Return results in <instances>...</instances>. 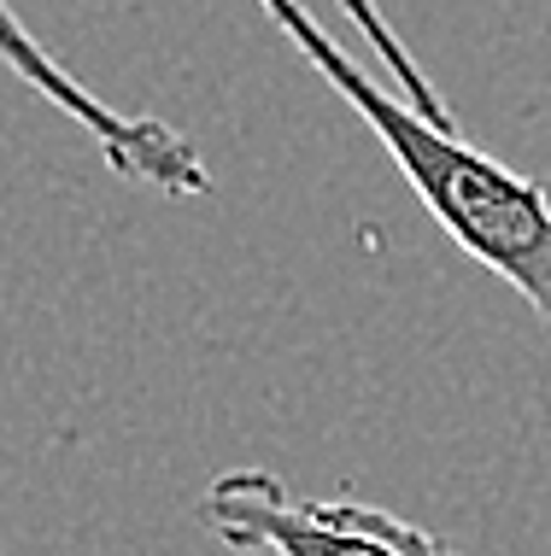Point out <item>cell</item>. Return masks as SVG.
I'll use <instances>...</instances> for the list:
<instances>
[{
    "label": "cell",
    "instance_id": "5b68a950",
    "mask_svg": "<svg viewBox=\"0 0 551 556\" xmlns=\"http://www.w3.org/2000/svg\"><path fill=\"white\" fill-rule=\"evenodd\" d=\"M423 539H428V533H423ZM428 556H464V551H446L440 539H428Z\"/></svg>",
    "mask_w": 551,
    "mask_h": 556
},
{
    "label": "cell",
    "instance_id": "277c9868",
    "mask_svg": "<svg viewBox=\"0 0 551 556\" xmlns=\"http://www.w3.org/2000/svg\"><path fill=\"white\" fill-rule=\"evenodd\" d=\"M335 7L347 12V24L359 29V36L370 41V48H376V59H381V65L393 71V88H399V94H405L411 106H423L428 117H435V124L458 129L452 106H446V100L435 94V83L423 77V65H416V59H411V48H405V41L393 36V24L381 18V7H376V0H335Z\"/></svg>",
    "mask_w": 551,
    "mask_h": 556
},
{
    "label": "cell",
    "instance_id": "3957f363",
    "mask_svg": "<svg viewBox=\"0 0 551 556\" xmlns=\"http://www.w3.org/2000/svg\"><path fill=\"white\" fill-rule=\"evenodd\" d=\"M0 65H7L29 94L48 100L53 112H65L71 124L100 147V159L112 164V176L159 188V193H171V200H200V193H212V170H205L200 147L183 141V135L171 124H159V117H136V112L107 106L77 71H65L48 53V41L29 36V24L7 7V0H0Z\"/></svg>",
    "mask_w": 551,
    "mask_h": 556
},
{
    "label": "cell",
    "instance_id": "7a4b0ae2",
    "mask_svg": "<svg viewBox=\"0 0 551 556\" xmlns=\"http://www.w3.org/2000/svg\"><path fill=\"white\" fill-rule=\"evenodd\" d=\"M200 528L229 551L264 556H428L423 528L352 498H293L276 475L229 469L193 504Z\"/></svg>",
    "mask_w": 551,
    "mask_h": 556
},
{
    "label": "cell",
    "instance_id": "8992f818",
    "mask_svg": "<svg viewBox=\"0 0 551 556\" xmlns=\"http://www.w3.org/2000/svg\"><path fill=\"white\" fill-rule=\"evenodd\" d=\"M423 545H428V539H423Z\"/></svg>",
    "mask_w": 551,
    "mask_h": 556
},
{
    "label": "cell",
    "instance_id": "6da1fadb",
    "mask_svg": "<svg viewBox=\"0 0 551 556\" xmlns=\"http://www.w3.org/2000/svg\"><path fill=\"white\" fill-rule=\"evenodd\" d=\"M259 7L305 53V65L359 112V124L399 164L405 188L446 229V240L481 269H493L504 288L523 293L551 323V193L534 176H516L511 164L469 147L458 129L435 124L399 88H381L376 71H364L300 0H259Z\"/></svg>",
    "mask_w": 551,
    "mask_h": 556
}]
</instances>
